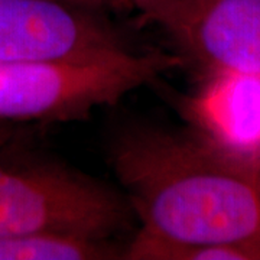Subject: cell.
Returning a JSON list of instances; mask_svg holds the SVG:
<instances>
[{"label":"cell","mask_w":260,"mask_h":260,"mask_svg":"<svg viewBox=\"0 0 260 260\" xmlns=\"http://www.w3.org/2000/svg\"><path fill=\"white\" fill-rule=\"evenodd\" d=\"M132 5L207 74H260V0H132Z\"/></svg>","instance_id":"cell-4"},{"label":"cell","mask_w":260,"mask_h":260,"mask_svg":"<svg viewBox=\"0 0 260 260\" xmlns=\"http://www.w3.org/2000/svg\"><path fill=\"white\" fill-rule=\"evenodd\" d=\"M130 2H132V0H130Z\"/></svg>","instance_id":"cell-10"},{"label":"cell","mask_w":260,"mask_h":260,"mask_svg":"<svg viewBox=\"0 0 260 260\" xmlns=\"http://www.w3.org/2000/svg\"><path fill=\"white\" fill-rule=\"evenodd\" d=\"M186 112L213 146L251 167L259 162L260 74H208Z\"/></svg>","instance_id":"cell-6"},{"label":"cell","mask_w":260,"mask_h":260,"mask_svg":"<svg viewBox=\"0 0 260 260\" xmlns=\"http://www.w3.org/2000/svg\"><path fill=\"white\" fill-rule=\"evenodd\" d=\"M254 171H256V178H257V182H259V186H260V159H259V162L254 165Z\"/></svg>","instance_id":"cell-9"},{"label":"cell","mask_w":260,"mask_h":260,"mask_svg":"<svg viewBox=\"0 0 260 260\" xmlns=\"http://www.w3.org/2000/svg\"><path fill=\"white\" fill-rule=\"evenodd\" d=\"M100 12L62 0H0V62L93 61L130 51Z\"/></svg>","instance_id":"cell-5"},{"label":"cell","mask_w":260,"mask_h":260,"mask_svg":"<svg viewBox=\"0 0 260 260\" xmlns=\"http://www.w3.org/2000/svg\"><path fill=\"white\" fill-rule=\"evenodd\" d=\"M67 3H73L77 6H83V8H88V9L94 10H103L109 6H117V5H123V3H129L132 5L130 0H62Z\"/></svg>","instance_id":"cell-8"},{"label":"cell","mask_w":260,"mask_h":260,"mask_svg":"<svg viewBox=\"0 0 260 260\" xmlns=\"http://www.w3.org/2000/svg\"><path fill=\"white\" fill-rule=\"evenodd\" d=\"M123 259L107 240L59 233L0 236V260H106Z\"/></svg>","instance_id":"cell-7"},{"label":"cell","mask_w":260,"mask_h":260,"mask_svg":"<svg viewBox=\"0 0 260 260\" xmlns=\"http://www.w3.org/2000/svg\"><path fill=\"white\" fill-rule=\"evenodd\" d=\"M184 64L181 55L133 51L93 61L0 62V120H81Z\"/></svg>","instance_id":"cell-2"},{"label":"cell","mask_w":260,"mask_h":260,"mask_svg":"<svg viewBox=\"0 0 260 260\" xmlns=\"http://www.w3.org/2000/svg\"><path fill=\"white\" fill-rule=\"evenodd\" d=\"M112 165L140 220V239L172 246H260V186L254 167L200 135L123 132Z\"/></svg>","instance_id":"cell-1"},{"label":"cell","mask_w":260,"mask_h":260,"mask_svg":"<svg viewBox=\"0 0 260 260\" xmlns=\"http://www.w3.org/2000/svg\"><path fill=\"white\" fill-rule=\"evenodd\" d=\"M130 220L126 198L55 162L0 156V236L59 233L107 240Z\"/></svg>","instance_id":"cell-3"}]
</instances>
